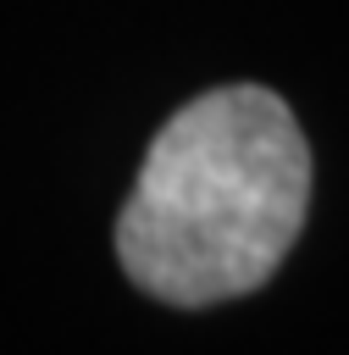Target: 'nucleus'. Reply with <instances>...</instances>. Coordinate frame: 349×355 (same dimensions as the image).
Returning a JSON list of instances; mask_svg holds the SVG:
<instances>
[{"mask_svg": "<svg viewBox=\"0 0 349 355\" xmlns=\"http://www.w3.org/2000/svg\"><path fill=\"white\" fill-rule=\"evenodd\" d=\"M310 216V144L283 94L222 83L166 116L116 216V261L161 305L255 294Z\"/></svg>", "mask_w": 349, "mask_h": 355, "instance_id": "1", "label": "nucleus"}]
</instances>
